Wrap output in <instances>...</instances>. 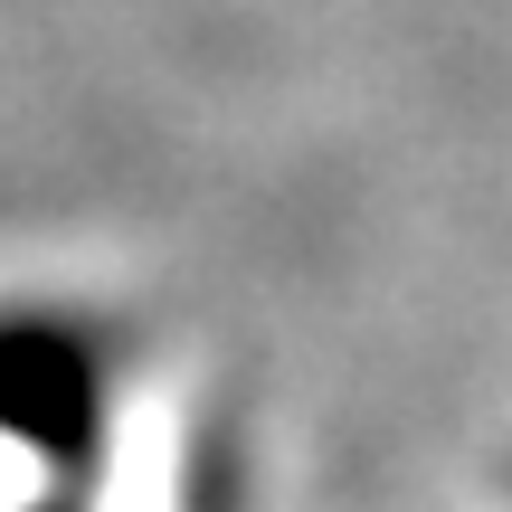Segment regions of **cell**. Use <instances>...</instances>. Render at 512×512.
Instances as JSON below:
<instances>
[{
  "label": "cell",
  "instance_id": "obj_1",
  "mask_svg": "<svg viewBox=\"0 0 512 512\" xmlns=\"http://www.w3.org/2000/svg\"><path fill=\"white\" fill-rule=\"evenodd\" d=\"M0 427L48 456H86L95 437V351L67 323H0Z\"/></svg>",
  "mask_w": 512,
  "mask_h": 512
}]
</instances>
